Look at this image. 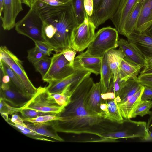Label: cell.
<instances>
[{"label": "cell", "instance_id": "7c38bea8", "mask_svg": "<svg viewBox=\"0 0 152 152\" xmlns=\"http://www.w3.org/2000/svg\"><path fill=\"white\" fill-rule=\"evenodd\" d=\"M118 45L124 53V59L142 68L145 64V56L133 43L123 38L119 39Z\"/></svg>", "mask_w": 152, "mask_h": 152}, {"label": "cell", "instance_id": "8fae6325", "mask_svg": "<svg viewBox=\"0 0 152 152\" xmlns=\"http://www.w3.org/2000/svg\"><path fill=\"white\" fill-rule=\"evenodd\" d=\"M22 4L21 0H4L0 18L4 30H10L15 27L16 18L23 10Z\"/></svg>", "mask_w": 152, "mask_h": 152}, {"label": "cell", "instance_id": "d6986e66", "mask_svg": "<svg viewBox=\"0 0 152 152\" xmlns=\"http://www.w3.org/2000/svg\"><path fill=\"white\" fill-rule=\"evenodd\" d=\"M152 24V0H143L140 16L134 32L144 33Z\"/></svg>", "mask_w": 152, "mask_h": 152}, {"label": "cell", "instance_id": "b9f144b4", "mask_svg": "<svg viewBox=\"0 0 152 152\" xmlns=\"http://www.w3.org/2000/svg\"><path fill=\"white\" fill-rule=\"evenodd\" d=\"M149 117L146 124L148 136L146 141H152V111H150L148 114Z\"/></svg>", "mask_w": 152, "mask_h": 152}, {"label": "cell", "instance_id": "30bf717a", "mask_svg": "<svg viewBox=\"0 0 152 152\" xmlns=\"http://www.w3.org/2000/svg\"><path fill=\"white\" fill-rule=\"evenodd\" d=\"M91 73V71L86 69H75L74 73L64 78L48 83L46 89L51 94L59 93L69 85H72V89H74Z\"/></svg>", "mask_w": 152, "mask_h": 152}, {"label": "cell", "instance_id": "ab89813d", "mask_svg": "<svg viewBox=\"0 0 152 152\" xmlns=\"http://www.w3.org/2000/svg\"><path fill=\"white\" fill-rule=\"evenodd\" d=\"M137 80L142 85L152 88V74L140 75Z\"/></svg>", "mask_w": 152, "mask_h": 152}, {"label": "cell", "instance_id": "603a6c76", "mask_svg": "<svg viewBox=\"0 0 152 152\" xmlns=\"http://www.w3.org/2000/svg\"><path fill=\"white\" fill-rule=\"evenodd\" d=\"M144 86L138 92L130 97L125 102L118 104L122 117L124 119H131L134 110L141 101V96Z\"/></svg>", "mask_w": 152, "mask_h": 152}, {"label": "cell", "instance_id": "83f0119b", "mask_svg": "<svg viewBox=\"0 0 152 152\" xmlns=\"http://www.w3.org/2000/svg\"><path fill=\"white\" fill-rule=\"evenodd\" d=\"M141 68L124 58L119 67L118 73L123 79L127 81L129 79H137Z\"/></svg>", "mask_w": 152, "mask_h": 152}, {"label": "cell", "instance_id": "f35d334b", "mask_svg": "<svg viewBox=\"0 0 152 152\" xmlns=\"http://www.w3.org/2000/svg\"><path fill=\"white\" fill-rule=\"evenodd\" d=\"M20 112L22 116L23 119L33 118L39 116L52 114L50 113L40 112L34 110L26 108H21V110Z\"/></svg>", "mask_w": 152, "mask_h": 152}, {"label": "cell", "instance_id": "f546056e", "mask_svg": "<svg viewBox=\"0 0 152 152\" xmlns=\"http://www.w3.org/2000/svg\"><path fill=\"white\" fill-rule=\"evenodd\" d=\"M71 85L66 87L61 92L54 94L50 93L56 102L60 106L64 107L69 103L73 91L71 89Z\"/></svg>", "mask_w": 152, "mask_h": 152}, {"label": "cell", "instance_id": "f907efd6", "mask_svg": "<svg viewBox=\"0 0 152 152\" xmlns=\"http://www.w3.org/2000/svg\"><path fill=\"white\" fill-rule=\"evenodd\" d=\"M145 58V64L143 69L152 68V56Z\"/></svg>", "mask_w": 152, "mask_h": 152}, {"label": "cell", "instance_id": "44dd1931", "mask_svg": "<svg viewBox=\"0 0 152 152\" xmlns=\"http://www.w3.org/2000/svg\"><path fill=\"white\" fill-rule=\"evenodd\" d=\"M137 79H129L126 82L115 99L118 104L124 103L143 86Z\"/></svg>", "mask_w": 152, "mask_h": 152}, {"label": "cell", "instance_id": "681fc988", "mask_svg": "<svg viewBox=\"0 0 152 152\" xmlns=\"http://www.w3.org/2000/svg\"><path fill=\"white\" fill-rule=\"evenodd\" d=\"M22 3L28 7L30 8L32 7L38 0H21Z\"/></svg>", "mask_w": 152, "mask_h": 152}, {"label": "cell", "instance_id": "c3c4849f", "mask_svg": "<svg viewBox=\"0 0 152 152\" xmlns=\"http://www.w3.org/2000/svg\"><path fill=\"white\" fill-rule=\"evenodd\" d=\"M102 99L104 100H107L115 99V96L114 93L112 92H108L101 94Z\"/></svg>", "mask_w": 152, "mask_h": 152}, {"label": "cell", "instance_id": "7dc6e473", "mask_svg": "<svg viewBox=\"0 0 152 152\" xmlns=\"http://www.w3.org/2000/svg\"><path fill=\"white\" fill-rule=\"evenodd\" d=\"M49 5L52 6H58L64 5V3L58 0H39Z\"/></svg>", "mask_w": 152, "mask_h": 152}, {"label": "cell", "instance_id": "8992f818", "mask_svg": "<svg viewBox=\"0 0 152 152\" xmlns=\"http://www.w3.org/2000/svg\"><path fill=\"white\" fill-rule=\"evenodd\" d=\"M96 28L91 18L88 16L74 29L71 37L72 49L81 52L87 48L94 39Z\"/></svg>", "mask_w": 152, "mask_h": 152}, {"label": "cell", "instance_id": "4316f807", "mask_svg": "<svg viewBox=\"0 0 152 152\" xmlns=\"http://www.w3.org/2000/svg\"><path fill=\"white\" fill-rule=\"evenodd\" d=\"M100 74L101 94L108 92L110 81L113 75L108 64L106 53L102 58Z\"/></svg>", "mask_w": 152, "mask_h": 152}, {"label": "cell", "instance_id": "ee69618b", "mask_svg": "<svg viewBox=\"0 0 152 152\" xmlns=\"http://www.w3.org/2000/svg\"><path fill=\"white\" fill-rule=\"evenodd\" d=\"M84 7L86 14L90 17L92 15L93 10V0H84Z\"/></svg>", "mask_w": 152, "mask_h": 152}, {"label": "cell", "instance_id": "db71d44e", "mask_svg": "<svg viewBox=\"0 0 152 152\" xmlns=\"http://www.w3.org/2000/svg\"><path fill=\"white\" fill-rule=\"evenodd\" d=\"M4 2V0H0V17L1 16L2 14Z\"/></svg>", "mask_w": 152, "mask_h": 152}, {"label": "cell", "instance_id": "ffe728a7", "mask_svg": "<svg viewBox=\"0 0 152 152\" xmlns=\"http://www.w3.org/2000/svg\"><path fill=\"white\" fill-rule=\"evenodd\" d=\"M26 123L27 128L39 134L60 142L64 141V139L58 135L57 132L53 127V121L36 124Z\"/></svg>", "mask_w": 152, "mask_h": 152}, {"label": "cell", "instance_id": "4dcf8cb0", "mask_svg": "<svg viewBox=\"0 0 152 152\" xmlns=\"http://www.w3.org/2000/svg\"><path fill=\"white\" fill-rule=\"evenodd\" d=\"M8 123L18 129L21 132L29 137L35 139L45 141H53L45 138L44 136L41 135L34 132L29 128L22 125L15 124L10 121Z\"/></svg>", "mask_w": 152, "mask_h": 152}, {"label": "cell", "instance_id": "e0dca14e", "mask_svg": "<svg viewBox=\"0 0 152 152\" xmlns=\"http://www.w3.org/2000/svg\"><path fill=\"white\" fill-rule=\"evenodd\" d=\"M101 94L100 82L94 83L89 91L86 101L87 109L92 114L99 115L101 112L100 106L103 101L101 98Z\"/></svg>", "mask_w": 152, "mask_h": 152}, {"label": "cell", "instance_id": "2e32d148", "mask_svg": "<svg viewBox=\"0 0 152 152\" xmlns=\"http://www.w3.org/2000/svg\"><path fill=\"white\" fill-rule=\"evenodd\" d=\"M102 58L87 56L82 53L75 58L74 68L75 69L88 70L97 75L100 73Z\"/></svg>", "mask_w": 152, "mask_h": 152}, {"label": "cell", "instance_id": "d590c367", "mask_svg": "<svg viewBox=\"0 0 152 152\" xmlns=\"http://www.w3.org/2000/svg\"><path fill=\"white\" fill-rule=\"evenodd\" d=\"M0 112L1 114H5L8 115H12L20 112L21 110V108L12 106L1 97L0 99Z\"/></svg>", "mask_w": 152, "mask_h": 152}, {"label": "cell", "instance_id": "7402d4cb", "mask_svg": "<svg viewBox=\"0 0 152 152\" xmlns=\"http://www.w3.org/2000/svg\"><path fill=\"white\" fill-rule=\"evenodd\" d=\"M143 0H139L127 18L121 34L126 37L134 32L139 19Z\"/></svg>", "mask_w": 152, "mask_h": 152}, {"label": "cell", "instance_id": "11a10c76", "mask_svg": "<svg viewBox=\"0 0 152 152\" xmlns=\"http://www.w3.org/2000/svg\"><path fill=\"white\" fill-rule=\"evenodd\" d=\"M64 4L70 2L71 0H58Z\"/></svg>", "mask_w": 152, "mask_h": 152}, {"label": "cell", "instance_id": "d6a6232c", "mask_svg": "<svg viewBox=\"0 0 152 152\" xmlns=\"http://www.w3.org/2000/svg\"><path fill=\"white\" fill-rule=\"evenodd\" d=\"M51 61V57L47 56L32 64L36 71L39 72L43 77L48 70Z\"/></svg>", "mask_w": 152, "mask_h": 152}, {"label": "cell", "instance_id": "cb8c5ba5", "mask_svg": "<svg viewBox=\"0 0 152 152\" xmlns=\"http://www.w3.org/2000/svg\"><path fill=\"white\" fill-rule=\"evenodd\" d=\"M0 62V71L7 74L10 77L11 82L15 88L20 93L31 99L26 88L20 79L12 68L1 60Z\"/></svg>", "mask_w": 152, "mask_h": 152}, {"label": "cell", "instance_id": "4fadbf2b", "mask_svg": "<svg viewBox=\"0 0 152 152\" xmlns=\"http://www.w3.org/2000/svg\"><path fill=\"white\" fill-rule=\"evenodd\" d=\"M139 0H120L118 9L110 20L121 34L125 21Z\"/></svg>", "mask_w": 152, "mask_h": 152}, {"label": "cell", "instance_id": "f6af8a7d", "mask_svg": "<svg viewBox=\"0 0 152 152\" xmlns=\"http://www.w3.org/2000/svg\"><path fill=\"white\" fill-rule=\"evenodd\" d=\"M12 116L11 118L9 119L10 122L26 127V123L24 122L22 118L20 117L16 114L12 115Z\"/></svg>", "mask_w": 152, "mask_h": 152}, {"label": "cell", "instance_id": "836d02e7", "mask_svg": "<svg viewBox=\"0 0 152 152\" xmlns=\"http://www.w3.org/2000/svg\"><path fill=\"white\" fill-rule=\"evenodd\" d=\"M126 81L120 77L118 72L116 78L115 80H114L112 78L111 79L108 92L114 93L116 97L119 94Z\"/></svg>", "mask_w": 152, "mask_h": 152}, {"label": "cell", "instance_id": "7a4b0ae2", "mask_svg": "<svg viewBox=\"0 0 152 152\" xmlns=\"http://www.w3.org/2000/svg\"><path fill=\"white\" fill-rule=\"evenodd\" d=\"M32 7L42 20L44 41L55 49L56 53L72 49V34L78 24L70 2L52 6L38 0Z\"/></svg>", "mask_w": 152, "mask_h": 152}, {"label": "cell", "instance_id": "9a60e30c", "mask_svg": "<svg viewBox=\"0 0 152 152\" xmlns=\"http://www.w3.org/2000/svg\"><path fill=\"white\" fill-rule=\"evenodd\" d=\"M0 97L12 106L20 108L24 106L31 100L19 92L11 82L5 88H0Z\"/></svg>", "mask_w": 152, "mask_h": 152}, {"label": "cell", "instance_id": "1f68e13d", "mask_svg": "<svg viewBox=\"0 0 152 152\" xmlns=\"http://www.w3.org/2000/svg\"><path fill=\"white\" fill-rule=\"evenodd\" d=\"M152 107V100L141 101L132 114L131 118H135L137 115L142 117L148 114Z\"/></svg>", "mask_w": 152, "mask_h": 152}, {"label": "cell", "instance_id": "6da1fadb", "mask_svg": "<svg viewBox=\"0 0 152 152\" xmlns=\"http://www.w3.org/2000/svg\"><path fill=\"white\" fill-rule=\"evenodd\" d=\"M90 76L73 91L69 103L57 114L60 120L53 121V127L57 132L86 134L101 137L103 134L119 129L120 124L92 114L87 109L86 99L94 83Z\"/></svg>", "mask_w": 152, "mask_h": 152}, {"label": "cell", "instance_id": "277c9868", "mask_svg": "<svg viewBox=\"0 0 152 152\" xmlns=\"http://www.w3.org/2000/svg\"><path fill=\"white\" fill-rule=\"evenodd\" d=\"M15 30L19 34L26 36L34 42L43 41L42 22L37 12L32 7L24 17L16 23Z\"/></svg>", "mask_w": 152, "mask_h": 152}, {"label": "cell", "instance_id": "60d3db41", "mask_svg": "<svg viewBox=\"0 0 152 152\" xmlns=\"http://www.w3.org/2000/svg\"><path fill=\"white\" fill-rule=\"evenodd\" d=\"M62 52L66 59L70 63L71 65L73 66L74 62L76 51L72 49H67L63 50Z\"/></svg>", "mask_w": 152, "mask_h": 152}, {"label": "cell", "instance_id": "816d5d0a", "mask_svg": "<svg viewBox=\"0 0 152 152\" xmlns=\"http://www.w3.org/2000/svg\"><path fill=\"white\" fill-rule=\"evenodd\" d=\"M152 74V68L148 69H143L140 72V75Z\"/></svg>", "mask_w": 152, "mask_h": 152}, {"label": "cell", "instance_id": "7bdbcfd3", "mask_svg": "<svg viewBox=\"0 0 152 152\" xmlns=\"http://www.w3.org/2000/svg\"><path fill=\"white\" fill-rule=\"evenodd\" d=\"M141 101L152 100V88L144 86V89L141 96Z\"/></svg>", "mask_w": 152, "mask_h": 152}, {"label": "cell", "instance_id": "f5cc1de1", "mask_svg": "<svg viewBox=\"0 0 152 152\" xmlns=\"http://www.w3.org/2000/svg\"><path fill=\"white\" fill-rule=\"evenodd\" d=\"M144 33L152 37V24L146 30Z\"/></svg>", "mask_w": 152, "mask_h": 152}, {"label": "cell", "instance_id": "3957f363", "mask_svg": "<svg viewBox=\"0 0 152 152\" xmlns=\"http://www.w3.org/2000/svg\"><path fill=\"white\" fill-rule=\"evenodd\" d=\"M118 32L110 26L103 27L95 33L94 39L82 53L85 55L102 58L109 50L118 47Z\"/></svg>", "mask_w": 152, "mask_h": 152}, {"label": "cell", "instance_id": "8d00e7d4", "mask_svg": "<svg viewBox=\"0 0 152 152\" xmlns=\"http://www.w3.org/2000/svg\"><path fill=\"white\" fill-rule=\"evenodd\" d=\"M34 42L36 49L45 56H50L53 51L56 52L55 49L44 41H36Z\"/></svg>", "mask_w": 152, "mask_h": 152}, {"label": "cell", "instance_id": "ac0fdd59", "mask_svg": "<svg viewBox=\"0 0 152 152\" xmlns=\"http://www.w3.org/2000/svg\"><path fill=\"white\" fill-rule=\"evenodd\" d=\"M127 38L136 46L145 58L152 56V37L145 33L133 32Z\"/></svg>", "mask_w": 152, "mask_h": 152}, {"label": "cell", "instance_id": "52a82bcc", "mask_svg": "<svg viewBox=\"0 0 152 152\" xmlns=\"http://www.w3.org/2000/svg\"><path fill=\"white\" fill-rule=\"evenodd\" d=\"M0 60L8 64L22 81L27 92L32 98L37 92L36 88L29 79L23 66L22 61L5 46L0 48Z\"/></svg>", "mask_w": 152, "mask_h": 152}, {"label": "cell", "instance_id": "74e56055", "mask_svg": "<svg viewBox=\"0 0 152 152\" xmlns=\"http://www.w3.org/2000/svg\"><path fill=\"white\" fill-rule=\"evenodd\" d=\"M47 56L39 51L34 47L28 51L27 59L32 64Z\"/></svg>", "mask_w": 152, "mask_h": 152}, {"label": "cell", "instance_id": "f1b7e54d", "mask_svg": "<svg viewBox=\"0 0 152 152\" xmlns=\"http://www.w3.org/2000/svg\"><path fill=\"white\" fill-rule=\"evenodd\" d=\"M70 2L76 20L80 24L88 16L85 10L84 0H71Z\"/></svg>", "mask_w": 152, "mask_h": 152}, {"label": "cell", "instance_id": "484cf974", "mask_svg": "<svg viewBox=\"0 0 152 152\" xmlns=\"http://www.w3.org/2000/svg\"><path fill=\"white\" fill-rule=\"evenodd\" d=\"M107 109L102 111L99 115L105 119L118 123H122L124 118L122 116L115 99L106 100Z\"/></svg>", "mask_w": 152, "mask_h": 152}, {"label": "cell", "instance_id": "5bb4252c", "mask_svg": "<svg viewBox=\"0 0 152 152\" xmlns=\"http://www.w3.org/2000/svg\"><path fill=\"white\" fill-rule=\"evenodd\" d=\"M140 136V130L137 125L132 122L122 124L119 129L102 134L101 137L117 140L121 138H139Z\"/></svg>", "mask_w": 152, "mask_h": 152}, {"label": "cell", "instance_id": "e575fe53", "mask_svg": "<svg viewBox=\"0 0 152 152\" xmlns=\"http://www.w3.org/2000/svg\"><path fill=\"white\" fill-rule=\"evenodd\" d=\"M60 119L61 117L57 115L53 114L42 115L33 118L23 119L24 122L32 124L44 123Z\"/></svg>", "mask_w": 152, "mask_h": 152}, {"label": "cell", "instance_id": "5b68a950", "mask_svg": "<svg viewBox=\"0 0 152 152\" xmlns=\"http://www.w3.org/2000/svg\"><path fill=\"white\" fill-rule=\"evenodd\" d=\"M64 107L59 105L51 96L46 87L40 86L37 93L22 109H29L37 111L57 115Z\"/></svg>", "mask_w": 152, "mask_h": 152}, {"label": "cell", "instance_id": "ba28073f", "mask_svg": "<svg viewBox=\"0 0 152 152\" xmlns=\"http://www.w3.org/2000/svg\"><path fill=\"white\" fill-rule=\"evenodd\" d=\"M75 70L66 59L62 51L56 53L51 57L49 68L42 79L47 83L60 80L72 74Z\"/></svg>", "mask_w": 152, "mask_h": 152}, {"label": "cell", "instance_id": "bcb514c9", "mask_svg": "<svg viewBox=\"0 0 152 152\" xmlns=\"http://www.w3.org/2000/svg\"><path fill=\"white\" fill-rule=\"evenodd\" d=\"M11 82L10 76L0 71V84H9Z\"/></svg>", "mask_w": 152, "mask_h": 152}, {"label": "cell", "instance_id": "9c48e42d", "mask_svg": "<svg viewBox=\"0 0 152 152\" xmlns=\"http://www.w3.org/2000/svg\"><path fill=\"white\" fill-rule=\"evenodd\" d=\"M93 1V12L90 18L96 28L111 19L116 11L120 0Z\"/></svg>", "mask_w": 152, "mask_h": 152}, {"label": "cell", "instance_id": "d4e9b609", "mask_svg": "<svg viewBox=\"0 0 152 152\" xmlns=\"http://www.w3.org/2000/svg\"><path fill=\"white\" fill-rule=\"evenodd\" d=\"M107 59L109 66L111 70L115 80L117 77L119 67L122 60L125 56L123 50L121 49H111L106 53Z\"/></svg>", "mask_w": 152, "mask_h": 152}]
</instances>
